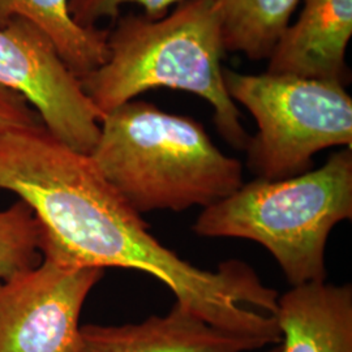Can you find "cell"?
Listing matches in <instances>:
<instances>
[{"mask_svg":"<svg viewBox=\"0 0 352 352\" xmlns=\"http://www.w3.org/2000/svg\"><path fill=\"white\" fill-rule=\"evenodd\" d=\"M352 36V0H305L272 52L266 72L333 81L351 80L347 46Z\"/></svg>","mask_w":352,"mask_h":352,"instance_id":"8","label":"cell"},{"mask_svg":"<svg viewBox=\"0 0 352 352\" xmlns=\"http://www.w3.org/2000/svg\"><path fill=\"white\" fill-rule=\"evenodd\" d=\"M280 352H352V286L308 282L278 296Z\"/></svg>","mask_w":352,"mask_h":352,"instance_id":"10","label":"cell"},{"mask_svg":"<svg viewBox=\"0 0 352 352\" xmlns=\"http://www.w3.org/2000/svg\"><path fill=\"white\" fill-rule=\"evenodd\" d=\"M38 113L19 93L0 85V129L39 122Z\"/></svg>","mask_w":352,"mask_h":352,"instance_id":"15","label":"cell"},{"mask_svg":"<svg viewBox=\"0 0 352 352\" xmlns=\"http://www.w3.org/2000/svg\"><path fill=\"white\" fill-rule=\"evenodd\" d=\"M265 346L266 340L212 327L177 302L167 315L139 324L81 327V352H250Z\"/></svg>","mask_w":352,"mask_h":352,"instance_id":"9","label":"cell"},{"mask_svg":"<svg viewBox=\"0 0 352 352\" xmlns=\"http://www.w3.org/2000/svg\"><path fill=\"white\" fill-rule=\"evenodd\" d=\"M139 214L202 209L243 186V164L219 151L197 120L146 101L106 113L89 155Z\"/></svg>","mask_w":352,"mask_h":352,"instance_id":"3","label":"cell"},{"mask_svg":"<svg viewBox=\"0 0 352 352\" xmlns=\"http://www.w3.org/2000/svg\"><path fill=\"white\" fill-rule=\"evenodd\" d=\"M230 98L257 124L247 164L257 179L282 180L314 167V155L352 148V98L346 87L300 76L240 74L223 68Z\"/></svg>","mask_w":352,"mask_h":352,"instance_id":"5","label":"cell"},{"mask_svg":"<svg viewBox=\"0 0 352 352\" xmlns=\"http://www.w3.org/2000/svg\"><path fill=\"white\" fill-rule=\"evenodd\" d=\"M352 218V148L325 164L282 180L254 179L202 209L193 231L202 238L261 244L292 286L327 280L331 230Z\"/></svg>","mask_w":352,"mask_h":352,"instance_id":"4","label":"cell"},{"mask_svg":"<svg viewBox=\"0 0 352 352\" xmlns=\"http://www.w3.org/2000/svg\"><path fill=\"white\" fill-rule=\"evenodd\" d=\"M0 85L34 106L41 122L58 139L90 155L103 116L47 34L23 17L0 28Z\"/></svg>","mask_w":352,"mask_h":352,"instance_id":"6","label":"cell"},{"mask_svg":"<svg viewBox=\"0 0 352 352\" xmlns=\"http://www.w3.org/2000/svg\"><path fill=\"white\" fill-rule=\"evenodd\" d=\"M266 352H280V346L279 344H274L270 350H267Z\"/></svg>","mask_w":352,"mask_h":352,"instance_id":"16","label":"cell"},{"mask_svg":"<svg viewBox=\"0 0 352 352\" xmlns=\"http://www.w3.org/2000/svg\"><path fill=\"white\" fill-rule=\"evenodd\" d=\"M14 17L26 19L45 32L78 78L107 59L109 30L76 24L68 0H0V28Z\"/></svg>","mask_w":352,"mask_h":352,"instance_id":"11","label":"cell"},{"mask_svg":"<svg viewBox=\"0 0 352 352\" xmlns=\"http://www.w3.org/2000/svg\"><path fill=\"white\" fill-rule=\"evenodd\" d=\"M184 0H68L69 14L82 28H97L103 19L116 20L124 4H138L142 13L153 19H162L173 7Z\"/></svg>","mask_w":352,"mask_h":352,"instance_id":"14","label":"cell"},{"mask_svg":"<svg viewBox=\"0 0 352 352\" xmlns=\"http://www.w3.org/2000/svg\"><path fill=\"white\" fill-rule=\"evenodd\" d=\"M102 277L100 267L42 257L1 280L0 352H81V309Z\"/></svg>","mask_w":352,"mask_h":352,"instance_id":"7","label":"cell"},{"mask_svg":"<svg viewBox=\"0 0 352 352\" xmlns=\"http://www.w3.org/2000/svg\"><path fill=\"white\" fill-rule=\"evenodd\" d=\"M226 52L269 59L299 0H215Z\"/></svg>","mask_w":352,"mask_h":352,"instance_id":"12","label":"cell"},{"mask_svg":"<svg viewBox=\"0 0 352 352\" xmlns=\"http://www.w3.org/2000/svg\"><path fill=\"white\" fill-rule=\"evenodd\" d=\"M0 189L16 193L37 218L42 257L78 267H123L161 280L176 302L212 327L280 340L277 291L241 261L204 270L155 239L141 214L109 184L91 158L45 126L0 145Z\"/></svg>","mask_w":352,"mask_h":352,"instance_id":"1","label":"cell"},{"mask_svg":"<svg viewBox=\"0 0 352 352\" xmlns=\"http://www.w3.org/2000/svg\"><path fill=\"white\" fill-rule=\"evenodd\" d=\"M115 21L106 62L80 77L102 116L151 89L183 90L208 102L219 135L245 151L250 135L223 80L226 50L215 0H184L158 20L126 13Z\"/></svg>","mask_w":352,"mask_h":352,"instance_id":"2","label":"cell"},{"mask_svg":"<svg viewBox=\"0 0 352 352\" xmlns=\"http://www.w3.org/2000/svg\"><path fill=\"white\" fill-rule=\"evenodd\" d=\"M41 244V226L26 202L0 210V282L39 264Z\"/></svg>","mask_w":352,"mask_h":352,"instance_id":"13","label":"cell"}]
</instances>
